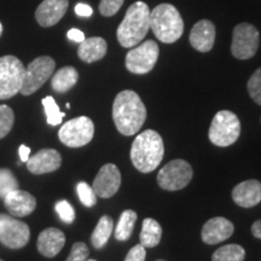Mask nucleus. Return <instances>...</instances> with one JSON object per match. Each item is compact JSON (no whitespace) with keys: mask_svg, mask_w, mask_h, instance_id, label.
Segmentation results:
<instances>
[{"mask_svg":"<svg viewBox=\"0 0 261 261\" xmlns=\"http://www.w3.org/2000/svg\"><path fill=\"white\" fill-rule=\"evenodd\" d=\"M145 119V106L135 91L125 90L115 97L113 104V120L121 135H136L144 125Z\"/></svg>","mask_w":261,"mask_h":261,"instance_id":"f257e3e1","label":"nucleus"},{"mask_svg":"<svg viewBox=\"0 0 261 261\" xmlns=\"http://www.w3.org/2000/svg\"><path fill=\"white\" fill-rule=\"evenodd\" d=\"M165 155V145L156 130L146 129L133 142L130 148V161L142 173L155 171Z\"/></svg>","mask_w":261,"mask_h":261,"instance_id":"f03ea898","label":"nucleus"},{"mask_svg":"<svg viewBox=\"0 0 261 261\" xmlns=\"http://www.w3.org/2000/svg\"><path fill=\"white\" fill-rule=\"evenodd\" d=\"M150 31V9L144 2H136L126 11L117 28V40L122 47L132 48L143 40Z\"/></svg>","mask_w":261,"mask_h":261,"instance_id":"7ed1b4c3","label":"nucleus"},{"mask_svg":"<svg viewBox=\"0 0 261 261\" xmlns=\"http://www.w3.org/2000/svg\"><path fill=\"white\" fill-rule=\"evenodd\" d=\"M150 29L165 44H173L184 33V21L175 6L160 4L150 11Z\"/></svg>","mask_w":261,"mask_h":261,"instance_id":"20e7f679","label":"nucleus"},{"mask_svg":"<svg viewBox=\"0 0 261 261\" xmlns=\"http://www.w3.org/2000/svg\"><path fill=\"white\" fill-rule=\"evenodd\" d=\"M241 135V122L237 115L230 110H221L215 114L210 127L208 137L214 145L225 146L232 145L237 142Z\"/></svg>","mask_w":261,"mask_h":261,"instance_id":"39448f33","label":"nucleus"},{"mask_svg":"<svg viewBox=\"0 0 261 261\" xmlns=\"http://www.w3.org/2000/svg\"><path fill=\"white\" fill-rule=\"evenodd\" d=\"M24 73V65L17 57H0V99H9L21 91Z\"/></svg>","mask_w":261,"mask_h":261,"instance_id":"423d86ee","label":"nucleus"},{"mask_svg":"<svg viewBox=\"0 0 261 261\" xmlns=\"http://www.w3.org/2000/svg\"><path fill=\"white\" fill-rule=\"evenodd\" d=\"M194 171L185 160L177 159L168 162L158 174L160 188L167 191H178L184 189L191 181Z\"/></svg>","mask_w":261,"mask_h":261,"instance_id":"0eeeda50","label":"nucleus"},{"mask_svg":"<svg viewBox=\"0 0 261 261\" xmlns=\"http://www.w3.org/2000/svg\"><path fill=\"white\" fill-rule=\"evenodd\" d=\"M94 135L93 121L87 116H80L65 122L58 132V138L69 148H80L92 140Z\"/></svg>","mask_w":261,"mask_h":261,"instance_id":"6e6552de","label":"nucleus"},{"mask_svg":"<svg viewBox=\"0 0 261 261\" xmlns=\"http://www.w3.org/2000/svg\"><path fill=\"white\" fill-rule=\"evenodd\" d=\"M56 63L48 56H40L32 61L25 68L23 84H22L21 92L23 96H29L40 89L54 74Z\"/></svg>","mask_w":261,"mask_h":261,"instance_id":"1a4fd4ad","label":"nucleus"},{"mask_svg":"<svg viewBox=\"0 0 261 261\" xmlns=\"http://www.w3.org/2000/svg\"><path fill=\"white\" fill-rule=\"evenodd\" d=\"M160 47L154 40L137 45L126 55V68L133 74H148L159 60Z\"/></svg>","mask_w":261,"mask_h":261,"instance_id":"9d476101","label":"nucleus"},{"mask_svg":"<svg viewBox=\"0 0 261 261\" xmlns=\"http://www.w3.org/2000/svg\"><path fill=\"white\" fill-rule=\"evenodd\" d=\"M259 31L250 23H240L233 29L231 54L238 60H249L259 48Z\"/></svg>","mask_w":261,"mask_h":261,"instance_id":"9b49d317","label":"nucleus"},{"mask_svg":"<svg viewBox=\"0 0 261 261\" xmlns=\"http://www.w3.org/2000/svg\"><path fill=\"white\" fill-rule=\"evenodd\" d=\"M31 238V230L23 221L10 214H0V242L11 249H19L27 246Z\"/></svg>","mask_w":261,"mask_h":261,"instance_id":"f8f14e48","label":"nucleus"},{"mask_svg":"<svg viewBox=\"0 0 261 261\" xmlns=\"http://www.w3.org/2000/svg\"><path fill=\"white\" fill-rule=\"evenodd\" d=\"M121 185V173L114 163H107L94 178L92 188L97 196L102 198H110L119 191Z\"/></svg>","mask_w":261,"mask_h":261,"instance_id":"ddd939ff","label":"nucleus"},{"mask_svg":"<svg viewBox=\"0 0 261 261\" xmlns=\"http://www.w3.org/2000/svg\"><path fill=\"white\" fill-rule=\"evenodd\" d=\"M68 6L69 0H42L35 11V18L41 27H52L63 18Z\"/></svg>","mask_w":261,"mask_h":261,"instance_id":"4468645a","label":"nucleus"},{"mask_svg":"<svg viewBox=\"0 0 261 261\" xmlns=\"http://www.w3.org/2000/svg\"><path fill=\"white\" fill-rule=\"evenodd\" d=\"M4 204L10 215L22 218L27 217L35 211L37 200L29 192L16 189V190L10 192L8 196H5Z\"/></svg>","mask_w":261,"mask_h":261,"instance_id":"2eb2a0df","label":"nucleus"},{"mask_svg":"<svg viewBox=\"0 0 261 261\" xmlns=\"http://www.w3.org/2000/svg\"><path fill=\"white\" fill-rule=\"evenodd\" d=\"M233 224L226 218L217 217L208 220L202 227L201 237L205 244H218L232 236Z\"/></svg>","mask_w":261,"mask_h":261,"instance_id":"dca6fc26","label":"nucleus"},{"mask_svg":"<svg viewBox=\"0 0 261 261\" xmlns=\"http://www.w3.org/2000/svg\"><path fill=\"white\" fill-rule=\"evenodd\" d=\"M61 165V154L55 149H42L27 161L28 171L37 175L57 171Z\"/></svg>","mask_w":261,"mask_h":261,"instance_id":"f3484780","label":"nucleus"},{"mask_svg":"<svg viewBox=\"0 0 261 261\" xmlns=\"http://www.w3.org/2000/svg\"><path fill=\"white\" fill-rule=\"evenodd\" d=\"M215 25L208 19H201L190 32L191 46L200 52H210L214 46Z\"/></svg>","mask_w":261,"mask_h":261,"instance_id":"a211bd4d","label":"nucleus"},{"mask_svg":"<svg viewBox=\"0 0 261 261\" xmlns=\"http://www.w3.org/2000/svg\"><path fill=\"white\" fill-rule=\"evenodd\" d=\"M232 200L240 207L250 208L261 202V182L250 179L240 182L232 190Z\"/></svg>","mask_w":261,"mask_h":261,"instance_id":"6ab92c4d","label":"nucleus"},{"mask_svg":"<svg viewBox=\"0 0 261 261\" xmlns=\"http://www.w3.org/2000/svg\"><path fill=\"white\" fill-rule=\"evenodd\" d=\"M65 244V236L56 227L45 228L38 237V250L46 257H54L61 252Z\"/></svg>","mask_w":261,"mask_h":261,"instance_id":"aec40b11","label":"nucleus"},{"mask_svg":"<svg viewBox=\"0 0 261 261\" xmlns=\"http://www.w3.org/2000/svg\"><path fill=\"white\" fill-rule=\"evenodd\" d=\"M107 41L100 37H92L80 42V46L77 48V56L86 63H93V62L102 60L107 55Z\"/></svg>","mask_w":261,"mask_h":261,"instance_id":"412c9836","label":"nucleus"},{"mask_svg":"<svg viewBox=\"0 0 261 261\" xmlns=\"http://www.w3.org/2000/svg\"><path fill=\"white\" fill-rule=\"evenodd\" d=\"M79 80V73L74 67H63L54 74L51 79V86L58 93H65L76 85Z\"/></svg>","mask_w":261,"mask_h":261,"instance_id":"4be33fe9","label":"nucleus"},{"mask_svg":"<svg viewBox=\"0 0 261 261\" xmlns=\"http://www.w3.org/2000/svg\"><path fill=\"white\" fill-rule=\"evenodd\" d=\"M162 237V227L158 221L146 218L143 220L140 231V244L145 248H154L158 246Z\"/></svg>","mask_w":261,"mask_h":261,"instance_id":"5701e85b","label":"nucleus"},{"mask_svg":"<svg viewBox=\"0 0 261 261\" xmlns=\"http://www.w3.org/2000/svg\"><path fill=\"white\" fill-rule=\"evenodd\" d=\"M114 228V221L109 215H103L98 221L96 228L93 230L91 236V242L96 249H100L106 246L110 236H112Z\"/></svg>","mask_w":261,"mask_h":261,"instance_id":"b1692460","label":"nucleus"},{"mask_svg":"<svg viewBox=\"0 0 261 261\" xmlns=\"http://www.w3.org/2000/svg\"><path fill=\"white\" fill-rule=\"evenodd\" d=\"M136 220L137 213L135 211L126 210L122 212L115 228V238L117 241L125 242V241L129 240L130 236H132L133 228H135Z\"/></svg>","mask_w":261,"mask_h":261,"instance_id":"393cba45","label":"nucleus"},{"mask_svg":"<svg viewBox=\"0 0 261 261\" xmlns=\"http://www.w3.org/2000/svg\"><path fill=\"white\" fill-rule=\"evenodd\" d=\"M246 250L240 244H227L215 250L212 261H243Z\"/></svg>","mask_w":261,"mask_h":261,"instance_id":"a878e982","label":"nucleus"},{"mask_svg":"<svg viewBox=\"0 0 261 261\" xmlns=\"http://www.w3.org/2000/svg\"><path fill=\"white\" fill-rule=\"evenodd\" d=\"M42 106H44L45 114H46V120L47 123L51 126H58L61 125L62 120L65 116L64 113H62L60 110V107L57 106L56 100L54 99V97L47 96L42 99Z\"/></svg>","mask_w":261,"mask_h":261,"instance_id":"bb28decb","label":"nucleus"},{"mask_svg":"<svg viewBox=\"0 0 261 261\" xmlns=\"http://www.w3.org/2000/svg\"><path fill=\"white\" fill-rule=\"evenodd\" d=\"M18 189V180L8 168H0V197L4 198L10 192Z\"/></svg>","mask_w":261,"mask_h":261,"instance_id":"cd10ccee","label":"nucleus"},{"mask_svg":"<svg viewBox=\"0 0 261 261\" xmlns=\"http://www.w3.org/2000/svg\"><path fill=\"white\" fill-rule=\"evenodd\" d=\"M15 122V114L8 106H0V139L4 138L12 129Z\"/></svg>","mask_w":261,"mask_h":261,"instance_id":"c85d7f7f","label":"nucleus"},{"mask_svg":"<svg viewBox=\"0 0 261 261\" xmlns=\"http://www.w3.org/2000/svg\"><path fill=\"white\" fill-rule=\"evenodd\" d=\"M77 195H79L80 202L85 207H93L97 203V195L93 188L90 187L87 182L80 181L76 187Z\"/></svg>","mask_w":261,"mask_h":261,"instance_id":"c756f323","label":"nucleus"},{"mask_svg":"<svg viewBox=\"0 0 261 261\" xmlns=\"http://www.w3.org/2000/svg\"><path fill=\"white\" fill-rule=\"evenodd\" d=\"M248 92L256 104L261 106V68L254 71L247 85Z\"/></svg>","mask_w":261,"mask_h":261,"instance_id":"7c9ffc66","label":"nucleus"},{"mask_svg":"<svg viewBox=\"0 0 261 261\" xmlns=\"http://www.w3.org/2000/svg\"><path fill=\"white\" fill-rule=\"evenodd\" d=\"M57 214L60 215L61 220L64 221L65 224H71L75 220V211L69 202L62 200L58 201L56 205H55Z\"/></svg>","mask_w":261,"mask_h":261,"instance_id":"2f4dec72","label":"nucleus"},{"mask_svg":"<svg viewBox=\"0 0 261 261\" xmlns=\"http://www.w3.org/2000/svg\"><path fill=\"white\" fill-rule=\"evenodd\" d=\"M125 0H100L99 12L106 17H112L116 15L117 11L121 9Z\"/></svg>","mask_w":261,"mask_h":261,"instance_id":"473e14b6","label":"nucleus"},{"mask_svg":"<svg viewBox=\"0 0 261 261\" xmlns=\"http://www.w3.org/2000/svg\"><path fill=\"white\" fill-rule=\"evenodd\" d=\"M89 247L84 242H76L71 247V252L65 261H86L89 256Z\"/></svg>","mask_w":261,"mask_h":261,"instance_id":"72a5a7b5","label":"nucleus"},{"mask_svg":"<svg viewBox=\"0 0 261 261\" xmlns=\"http://www.w3.org/2000/svg\"><path fill=\"white\" fill-rule=\"evenodd\" d=\"M146 250L142 244H137L127 253L125 261H145Z\"/></svg>","mask_w":261,"mask_h":261,"instance_id":"f704fd0d","label":"nucleus"},{"mask_svg":"<svg viewBox=\"0 0 261 261\" xmlns=\"http://www.w3.org/2000/svg\"><path fill=\"white\" fill-rule=\"evenodd\" d=\"M75 14L80 16V17H90V16L93 14V10L90 5L80 3V4L75 6Z\"/></svg>","mask_w":261,"mask_h":261,"instance_id":"c9c22d12","label":"nucleus"},{"mask_svg":"<svg viewBox=\"0 0 261 261\" xmlns=\"http://www.w3.org/2000/svg\"><path fill=\"white\" fill-rule=\"evenodd\" d=\"M68 38L70 39V40H73L74 42H83L85 39V34L83 32L80 31V29H76V28H73V29H70L69 32H68Z\"/></svg>","mask_w":261,"mask_h":261,"instance_id":"e433bc0d","label":"nucleus"},{"mask_svg":"<svg viewBox=\"0 0 261 261\" xmlns=\"http://www.w3.org/2000/svg\"><path fill=\"white\" fill-rule=\"evenodd\" d=\"M18 152H19V158H21V161L27 162L29 159V154H31V149H29L27 145L22 144L21 146H19Z\"/></svg>","mask_w":261,"mask_h":261,"instance_id":"4c0bfd02","label":"nucleus"},{"mask_svg":"<svg viewBox=\"0 0 261 261\" xmlns=\"http://www.w3.org/2000/svg\"><path fill=\"white\" fill-rule=\"evenodd\" d=\"M252 233L254 237L261 240V220H257L252 225Z\"/></svg>","mask_w":261,"mask_h":261,"instance_id":"58836bf2","label":"nucleus"},{"mask_svg":"<svg viewBox=\"0 0 261 261\" xmlns=\"http://www.w3.org/2000/svg\"><path fill=\"white\" fill-rule=\"evenodd\" d=\"M2 34H3V24L0 23V37H2Z\"/></svg>","mask_w":261,"mask_h":261,"instance_id":"ea45409f","label":"nucleus"},{"mask_svg":"<svg viewBox=\"0 0 261 261\" xmlns=\"http://www.w3.org/2000/svg\"><path fill=\"white\" fill-rule=\"evenodd\" d=\"M158 261H165V260H158Z\"/></svg>","mask_w":261,"mask_h":261,"instance_id":"a19ab883","label":"nucleus"},{"mask_svg":"<svg viewBox=\"0 0 261 261\" xmlns=\"http://www.w3.org/2000/svg\"><path fill=\"white\" fill-rule=\"evenodd\" d=\"M90 261H94V260H90Z\"/></svg>","mask_w":261,"mask_h":261,"instance_id":"79ce46f5","label":"nucleus"},{"mask_svg":"<svg viewBox=\"0 0 261 261\" xmlns=\"http://www.w3.org/2000/svg\"><path fill=\"white\" fill-rule=\"evenodd\" d=\"M0 261H3V260H0Z\"/></svg>","mask_w":261,"mask_h":261,"instance_id":"37998d69","label":"nucleus"}]
</instances>
